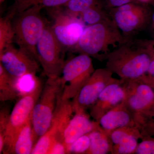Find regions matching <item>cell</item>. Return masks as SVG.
Returning <instances> with one entry per match:
<instances>
[{
    "label": "cell",
    "instance_id": "3957f363",
    "mask_svg": "<svg viewBox=\"0 0 154 154\" xmlns=\"http://www.w3.org/2000/svg\"><path fill=\"white\" fill-rule=\"evenodd\" d=\"M43 7L35 5L17 14L12 22L14 42L19 48L28 52L37 60L36 46L43 34L46 22L42 17Z\"/></svg>",
    "mask_w": 154,
    "mask_h": 154
},
{
    "label": "cell",
    "instance_id": "484cf974",
    "mask_svg": "<svg viewBox=\"0 0 154 154\" xmlns=\"http://www.w3.org/2000/svg\"><path fill=\"white\" fill-rule=\"evenodd\" d=\"M90 137L88 134L83 135L69 146L68 154H86L90 147Z\"/></svg>",
    "mask_w": 154,
    "mask_h": 154
},
{
    "label": "cell",
    "instance_id": "8992f818",
    "mask_svg": "<svg viewBox=\"0 0 154 154\" xmlns=\"http://www.w3.org/2000/svg\"><path fill=\"white\" fill-rule=\"evenodd\" d=\"M64 50L54 36L51 25L46 24L36 45V52L37 60L48 78L54 79L60 76L65 62Z\"/></svg>",
    "mask_w": 154,
    "mask_h": 154
},
{
    "label": "cell",
    "instance_id": "30bf717a",
    "mask_svg": "<svg viewBox=\"0 0 154 154\" xmlns=\"http://www.w3.org/2000/svg\"><path fill=\"white\" fill-rule=\"evenodd\" d=\"M152 12L145 6L131 2L110 10L109 16L122 35L128 36L149 23Z\"/></svg>",
    "mask_w": 154,
    "mask_h": 154
},
{
    "label": "cell",
    "instance_id": "4316f807",
    "mask_svg": "<svg viewBox=\"0 0 154 154\" xmlns=\"http://www.w3.org/2000/svg\"><path fill=\"white\" fill-rule=\"evenodd\" d=\"M10 113L8 110L3 109L0 112V154L2 153L5 142V133Z\"/></svg>",
    "mask_w": 154,
    "mask_h": 154
},
{
    "label": "cell",
    "instance_id": "9a60e30c",
    "mask_svg": "<svg viewBox=\"0 0 154 154\" xmlns=\"http://www.w3.org/2000/svg\"><path fill=\"white\" fill-rule=\"evenodd\" d=\"M90 116L86 111L75 112L63 133V140L67 150L70 145L79 138L91 132L99 124L97 122L91 120Z\"/></svg>",
    "mask_w": 154,
    "mask_h": 154
},
{
    "label": "cell",
    "instance_id": "8d00e7d4",
    "mask_svg": "<svg viewBox=\"0 0 154 154\" xmlns=\"http://www.w3.org/2000/svg\"><path fill=\"white\" fill-rule=\"evenodd\" d=\"M15 1H17V0H15Z\"/></svg>",
    "mask_w": 154,
    "mask_h": 154
},
{
    "label": "cell",
    "instance_id": "d590c367",
    "mask_svg": "<svg viewBox=\"0 0 154 154\" xmlns=\"http://www.w3.org/2000/svg\"><path fill=\"white\" fill-rule=\"evenodd\" d=\"M5 1V0H0V2H1V4H2V3Z\"/></svg>",
    "mask_w": 154,
    "mask_h": 154
},
{
    "label": "cell",
    "instance_id": "f546056e",
    "mask_svg": "<svg viewBox=\"0 0 154 154\" xmlns=\"http://www.w3.org/2000/svg\"><path fill=\"white\" fill-rule=\"evenodd\" d=\"M137 42L147 51L151 56L152 59H154V38L140 40Z\"/></svg>",
    "mask_w": 154,
    "mask_h": 154
},
{
    "label": "cell",
    "instance_id": "1f68e13d",
    "mask_svg": "<svg viewBox=\"0 0 154 154\" xmlns=\"http://www.w3.org/2000/svg\"><path fill=\"white\" fill-rule=\"evenodd\" d=\"M144 82L149 85L154 90V77L145 74L140 77Z\"/></svg>",
    "mask_w": 154,
    "mask_h": 154
},
{
    "label": "cell",
    "instance_id": "603a6c76",
    "mask_svg": "<svg viewBox=\"0 0 154 154\" xmlns=\"http://www.w3.org/2000/svg\"><path fill=\"white\" fill-rule=\"evenodd\" d=\"M79 17L87 26L98 24L110 17L102 10L99 4L84 11Z\"/></svg>",
    "mask_w": 154,
    "mask_h": 154
},
{
    "label": "cell",
    "instance_id": "d6986e66",
    "mask_svg": "<svg viewBox=\"0 0 154 154\" xmlns=\"http://www.w3.org/2000/svg\"><path fill=\"white\" fill-rule=\"evenodd\" d=\"M90 138V147L86 154H106L111 153L113 144L109 134L99 123L96 128L88 134Z\"/></svg>",
    "mask_w": 154,
    "mask_h": 154
},
{
    "label": "cell",
    "instance_id": "7c38bea8",
    "mask_svg": "<svg viewBox=\"0 0 154 154\" xmlns=\"http://www.w3.org/2000/svg\"><path fill=\"white\" fill-rule=\"evenodd\" d=\"M113 73L106 67L95 70L88 82L73 99V108L76 111H87L96 103L98 97L110 83L116 79Z\"/></svg>",
    "mask_w": 154,
    "mask_h": 154
},
{
    "label": "cell",
    "instance_id": "83f0119b",
    "mask_svg": "<svg viewBox=\"0 0 154 154\" xmlns=\"http://www.w3.org/2000/svg\"><path fill=\"white\" fill-rule=\"evenodd\" d=\"M138 144L135 154H154V137L144 136Z\"/></svg>",
    "mask_w": 154,
    "mask_h": 154
},
{
    "label": "cell",
    "instance_id": "7402d4cb",
    "mask_svg": "<svg viewBox=\"0 0 154 154\" xmlns=\"http://www.w3.org/2000/svg\"><path fill=\"white\" fill-rule=\"evenodd\" d=\"M13 19L6 15L0 19V52L14 42Z\"/></svg>",
    "mask_w": 154,
    "mask_h": 154
},
{
    "label": "cell",
    "instance_id": "7a4b0ae2",
    "mask_svg": "<svg viewBox=\"0 0 154 154\" xmlns=\"http://www.w3.org/2000/svg\"><path fill=\"white\" fill-rule=\"evenodd\" d=\"M152 60L146 49L129 40L108 56L106 68L120 79H134L147 73Z\"/></svg>",
    "mask_w": 154,
    "mask_h": 154
},
{
    "label": "cell",
    "instance_id": "6da1fadb",
    "mask_svg": "<svg viewBox=\"0 0 154 154\" xmlns=\"http://www.w3.org/2000/svg\"><path fill=\"white\" fill-rule=\"evenodd\" d=\"M129 40L122 35L110 17L100 23L86 26L72 50L102 61Z\"/></svg>",
    "mask_w": 154,
    "mask_h": 154
},
{
    "label": "cell",
    "instance_id": "2e32d148",
    "mask_svg": "<svg viewBox=\"0 0 154 154\" xmlns=\"http://www.w3.org/2000/svg\"><path fill=\"white\" fill-rule=\"evenodd\" d=\"M98 123L108 134L119 128L126 126L137 127L134 116L123 102L105 113L100 119Z\"/></svg>",
    "mask_w": 154,
    "mask_h": 154
},
{
    "label": "cell",
    "instance_id": "4dcf8cb0",
    "mask_svg": "<svg viewBox=\"0 0 154 154\" xmlns=\"http://www.w3.org/2000/svg\"><path fill=\"white\" fill-rule=\"evenodd\" d=\"M108 5L111 9L123 5L131 2H135L134 0H107Z\"/></svg>",
    "mask_w": 154,
    "mask_h": 154
},
{
    "label": "cell",
    "instance_id": "5b68a950",
    "mask_svg": "<svg viewBox=\"0 0 154 154\" xmlns=\"http://www.w3.org/2000/svg\"><path fill=\"white\" fill-rule=\"evenodd\" d=\"M94 69L91 57L79 55L65 61L60 78L63 88L62 99H73L88 82Z\"/></svg>",
    "mask_w": 154,
    "mask_h": 154
},
{
    "label": "cell",
    "instance_id": "836d02e7",
    "mask_svg": "<svg viewBox=\"0 0 154 154\" xmlns=\"http://www.w3.org/2000/svg\"><path fill=\"white\" fill-rule=\"evenodd\" d=\"M149 23H150L151 27L154 34V12H152Z\"/></svg>",
    "mask_w": 154,
    "mask_h": 154
},
{
    "label": "cell",
    "instance_id": "d6a6232c",
    "mask_svg": "<svg viewBox=\"0 0 154 154\" xmlns=\"http://www.w3.org/2000/svg\"><path fill=\"white\" fill-rule=\"evenodd\" d=\"M146 74L154 77V59L152 60L148 71Z\"/></svg>",
    "mask_w": 154,
    "mask_h": 154
},
{
    "label": "cell",
    "instance_id": "9c48e42d",
    "mask_svg": "<svg viewBox=\"0 0 154 154\" xmlns=\"http://www.w3.org/2000/svg\"><path fill=\"white\" fill-rule=\"evenodd\" d=\"M62 92L58 99L49 129L35 143L32 154H48L50 148L54 143L57 141L63 142L64 132L74 112L72 101L62 99Z\"/></svg>",
    "mask_w": 154,
    "mask_h": 154
},
{
    "label": "cell",
    "instance_id": "e575fe53",
    "mask_svg": "<svg viewBox=\"0 0 154 154\" xmlns=\"http://www.w3.org/2000/svg\"><path fill=\"white\" fill-rule=\"evenodd\" d=\"M135 2L140 3H147L152 1V0H134Z\"/></svg>",
    "mask_w": 154,
    "mask_h": 154
},
{
    "label": "cell",
    "instance_id": "4fadbf2b",
    "mask_svg": "<svg viewBox=\"0 0 154 154\" xmlns=\"http://www.w3.org/2000/svg\"><path fill=\"white\" fill-rule=\"evenodd\" d=\"M36 60L28 52L13 44L0 52V64L19 81L25 76L36 75L39 69Z\"/></svg>",
    "mask_w": 154,
    "mask_h": 154
},
{
    "label": "cell",
    "instance_id": "ffe728a7",
    "mask_svg": "<svg viewBox=\"0 0 154 154\" xmlns=\"http://www.w3.org/2000/svg\"><path fill=\"white\" fill-rule=\"evenodd\" d=\"M19 81L9 73L0 64V101H13L19 96Z\"/></svg>",
    "mask_w": 154,
    "mask_h": 154
},
{
    "label": "cell",
    "instance_id": "277c9868",
    "mask_svg": "<svg viewBox=\"0 0 154 154\" xmlns=\"http://www.w3.org/2000/svg\"><path fill=\"white\" fill-rule=\"evenodd\" d=\"M63 91L60 77L48 78L31 116L35 139L43 135L49 129L58 99Z\"/></svg>",
    "mask_w": 154,
    "mask_h": 154
},
{
    "label": "cell",
    "instance_id": "52a82bcc",
    "mask_svg": "<svg viewBox=\"0 0 154 154\" xmlns=\"http://www.w3.org/2000/svg\"><path fill=\"white\" fill-rule=\"evenodd\" d=\"M43 88L41 81L36 77L33 88L22 95L14 105L10 113L5 133V146L3 153L20 130L31 119L33 108Z\"/></svg>",
    "mask_w": 154,
    "mask_h": 154
},
{
    "label": "cell",
    "instance_id": "44dd1931",
    "mask_svg": "<svg viewBox=\"0 0 154 154\" xmlns=\"http://www.w3.org/2000/svg\"><path fill=\"white\" fill-rule=\"evenodd\" d=\"M69 0H17L9 9L7 15L12 19L19 13L35 5L48 8L62 7Z\"/></svg>",
    "mask_w": 154,
    "mask_h": 154
},
{
    "label": "cell",
    "instance_id": "8fae6325",
    "mask_svg": "<svg viewBox=\"0 0 154 154\" xmlns=\"http://www.w3.org/2000/svg\"><path fill=\"white\" fill-rule=\"evenodd\" d=\"M122 80L124 103L134 116L146 115L154 110V90L140 78Z\"/></svg>",
    "mask_w": 154,
    "mask_h": 154
},
{
    "label": "cell",
    "instance_id": "f1b7e54d",
    "mask_svg": "<svg viewBox=\"0 0 154 154\" xmlns=\"http://www.w3.org/2000/svg\"><path fill=\"white\" fill-rule=\"evenodd\" d=\"M68 154L67 150L64 143L57 141L54 143L50 148L48 154Z\"/></svg>",
    "mask_w": 154,
    "mask_h": 154
},
{
    "label": "cell",
    "instance_id": "5bb4252c",
    "mask_svg": "<svg viewBox=\"0 0 154 154\" xmlns=\"http://www.w3.org/2000/svg\"><path fill=\"white\" fill-rule=\"evenodd\" d=\"M125 93L122 80L116 79L100 94L96 103L90 109V115L95 121L124 101Z\"/></svg>",
    "mask_w": 154,
    "mask_h": 154
},
{
    "label": "cell",
    "instance_id": "cb8c5ba5",
    "mask_svg": "<svg viewBox=\"0 0 154 154\" xmlns=\"http://www.w3.org/2000/svg\"><path fill=\"white\" fill-rule=\"evenodd\" d=\"M136 124L143 137H154V110L150 113L135 118Z\"/></svg>",
    "mask_w": 154,
    "mask_h": 154
},
{
    "label": "cell",
    "instance_id": "ac0fdd59",
    "mask_svg": "<svg viewBox=\"0 0 154 154\" xmlns=\"http://www.w3.org/2000/svg\"><path fill=\"white\" fill-rule=\"evenodd\" d=\"M35 140L31 119L20 130L3 154H31Z\"/></svg>",
    "mask_w": 154,
    "mask_h": 154
},
{
    "label": "cell",
    "instance_id": "e0dca14e",
    "mask_svg": "<svg viewBox=\"0 0 154 154\" xmlns=\"http://www.w3.org/2000/svg\"><path fill=\"white\" fill-rule=\"evenodd\" d=\"M142 137L140 131L134 128L126 127L116 130L113 134V145L110 153L135 154L138 140Z\"/></svg>",
    "mask_w": 154,
    "mask_h": 154
},
{
    "label": "cell",
    "instance_id": "d4e9b609",
    "mask_svg": "<svg viewBox=\"0 0 154 154\" xmlns=\"http://www.w3.org/2000/svg\"><path fill=\"white\" fill-rule=\"evenodd\" d=\"M98 4L99 0H69L63 7L69 13L79 17L84 11Z\"/></svg>",
    "mask_w": 154,
    "mask_h": 154
},
{
    "label": "cell",
    "instance_id": "ba28073f",
    "mask_svg": "<svg viewBox=\"0 0 154 154\" xmlns=\"http://www.w3.org/2000/svg\"><path fill=\"white\" fill-rule=\"evenodd\" d=\"M61 8H48L54 21L51 29L64 49H72L78 43L87 26L80 17Z\"/></svg>",
    "mask_w": 154,
    "mask_h": 154
}]
</instances>
